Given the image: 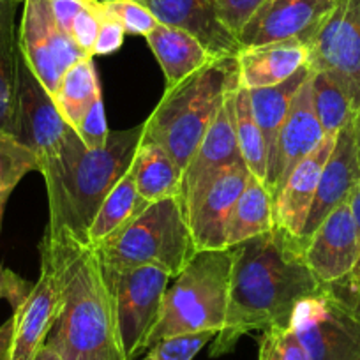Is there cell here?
I'll list each match as a JSON object with an SVG mask.
<instances>
[{"label": "cell", "instance_id": "obj_1", "mask_svg": "<svg viewBox=\"0 0 360 360\" xmlns=\"http://www.w3.org/2000/svg\"><path fill=\"white\" fill-rule=\"evenodd\" d=\"M231 255L226 320L212 339L214 359L233 352L251 332L290 327L297 304L321 288L304 259L299 238L278 228L233 245Z\"/></svg>", "mask_w": 360, "mask_h": 360}, {"label": "cell", "instance_id": "obj_2", "mask_svg": "<svg viewBox=\"0 0 360 360\" xmlns=\"http://www.w3.org/2000/svg\"><path fill=\"white\" fill-rule=\"evenodd\" d=\"M41 256L60 283V309L44 345L62 360H127L115 300L96 249L68 228L48 224Z\"/></svg>", "mask_w": 360, "mask_h": 360}, {"label": "cell", "instance_id": "obj_3", "mask_svg": "<svg viewBox=\"0 0 360 360\" xmlns=\"http://www.w3.org/2000/svg\"><path fill=\"white\" fill-rule=\"evenodd\" d=\"M143 136V124L110 131L105 147L90 150L78 134L41 168L48 191L50 226H64L86 242L89 228L115 184L126 175Z\"/></svg>", "mask_w": 360, "mask_h": 360}, {"label": "cell", "instance_id": "obj_4", "mask_svg": "<svg viewBox=\"0 0 360 360\" xmlns=\"http://www.w3.org/2000/svg\"><path fill=\"white\" fill-rule=\"evenodd\" d=\"M235 89V57L210 62L173 89H165L161 101L143 122V140L165 148L184 173L226 96Z\"/></svg>", "mask_w": 360, "mask_h": 360}, {"label": "cell", "instance_id": "obj_5", "mask_svg": "<svg viewBox=\"0 0 360 360\" xmlns=\"http://www.w3.org/2000/svg\"><path fill=\"white\" fill-rule=\"evenodd\" d=\"M94 249L106 269L152 265L168 272L173 279L196 255L182 198L148 203Z\"/></svg>", "mask_w": 360, "mask_h": 360}, {"label": "cell", "instance_id": "obj_6", "mask_svg": "<svg viewBox=\"0 0 360 360\" xmlns=\"http://www.w3.org/2000/svg\"><path fill=\"white\" fill-rule=\"evenodd\" d=\"M231 262V248L196 252L166 290L159 320L148 335L147 349L161 339L175 335L219 334L230 299Z\"/></svg>", "mask_w": 360, "mask_h": 360}, {"label": "cell", "instance_id": "obj_7", "mask_svg": "<svg viewBox=\"0 0 360 360\" xmlns=\"http://www.w3.org/2000/svg\"><path fill=\"white\" fill-rule=\"evenodd\" d=\"M106 281L115 300L120 342L127 360L147 349L148 335L161 314L162 299L173 279L158 266L106 269Z\"/></svg>", "mask_w": 360, "mask_h": 360}, {"label": "cell", "instance_id": "obj_8", "mask_svg": "<svg viewBox=\"0 0 360 360\" xmlns=\"http://www.w3.org/2000/svg\"><path fill=\"white\" fill-rule=\"evenodd\" d=\"M290 327L311 360H360V316L328 285L297 304Z\"/></svg>", "mask_w": 360, "mask_h": 360}, {"label": "cell", "instance_id": "obj_9", "mask_svg": "<svg viewBox=\"0 0 360 360\" xmlns=\"http://www.w3.org/2000/svg\"><path fill=\"white\" fill-rule=\"evenodd\" d=\"M307 68L327 71L360 108V0H338L309 43Z\"/></svg>", "mask_w": 360, "mask_h": 360}, {"label": "cell", "instance_id": "obj_10", "mask_svg": "<svg viewBox=\"0 0 360 360\" xmlns=\"http://www.w3.org/2000/svg\"><path fill=\"white\" fill-rule=\"evenodd\" d=\"M20 51L44 89L55 94L65 72L90 55L60 29L51 15L50 0H25L18 29Z\"/></svg>", "mask_w": 360, "mask_h": 360}, {"label": "cell", "instance_id": "obj_11", "mask_svg": "<svg viewBox=\"0 0 360 360\" xmlns=\"http://www.w3.org/2000/svg\"><path fill=\"white\" fill-rule=\"evenodd\" d=\"M75 134L76 131L62 119L51 94L30 71L20 51L15 138L37 155L41 172L46 162L62 154Z\"/></svg>", "mask_w": 360, "mask_h": 360}, {"label": "cell", "instance_id": "obj_12", "mask_svg": "<svg viewBox=\"0 0 360 360\" xmlns=\"http://www.w3.org/2000/svg\"><path fill=\"white\" fill-rule=\"evenodd\" d=\"M338 0H265L237 39L240 48L299 39L309 43Z\"/></svg>", "mask_w": 360, "mask_h": 360}, {"label": "cell", "instance_id": "obj_13", "mask_svg": "<svg viewBox=\"0 0 360 360\" xmlns=\"http://www.w3.org/2000/svg\"><path fill=\"white\" fill-rule=\"evenodd\" d=\"M302 245L304 259L320 285H334L348 278L360 251L348 200L332 210Z\"/></svg>", "mask_w": 360, "mask_h": 360}, {"label": "cell", "instance_id": "obj_14", "mask_svg": "<svg viewBox=\"0 0 360 360\" xmlns=\"http://www.w3.org/2000/svg\"><path fill=\"white\" fill-rule=\"evenodd\" d=\"M235 90L226 96L216 119L210 124L209 131L200 141L198 148L182 173V202H184L186 214L223 169L244 162L238 150L233 126Z\"/></svg>", "mask_w": 360, "mask_h": 360}, {"label": "cell", "instance_id": "obj_15", "mask_svg": "<svg viewBox=\"0 0 360 360\" xmlns=\"http://www.w3.org/2000/svg\"><path fill=\"white\" fill-rule=\"evenodd\" d=\"M249 175L251 173L244 162L228 166L210 182L205 193L188 210L186 216L196 252L226 249V224L235 203L248 184Z\"/></svg>", "mask_w": 360, "mask_h": 360}, {"label": "cell", "instance_id": "obj_16", "mask_svg": "<svg viewBox=\"0 0 360 360\" xmlns=\"http://www.w3.org/2000/svg\"><path fill=\"white\" fill-rule=\"evenodd\" d=\"M58 309H60V283L48 258L41 256L39 279L25 302L13 311L15 332H13L9 360H34L41 346L46 342Z\"/></svg>", "mask_w": 360, "mask_h": 360}, {"label": "cell", "instance_id": "obj_17", "mask_svg": "<svg viewBox=\"0 0 360 360\" xmlns=\"http://www.w3.org/2000/svg\"><path fill=\"white\" fill-rule=\"evenodd\" d=\"M335 136H325L323 141L290 172L276 191L274 224L278 230L290 237L299 240L302 237L307 216L316 196L318 182L325 162L334 148Z\"/></svg>", "mask_w": 360, "mask_h": 360}, {"label": "cell", "instance_id": "obj_18", "mask_svg": "<svg viewBox=\"0 0 360 360\" xmlns=\"http://www.w3.org/2000/svg\"><path fill=\"white\" fill-rule=\"evenodd\" d=\"M353 122V120H352ZM342 127L335 136L334 148L328 155L318 182L316 196L307 216L300 244L313 235V231L323 223L325 217L345 203L360 182V158L353 136V124Z\"/></svg>", "mask_w": 360, "mask_h": 360}, {"label": "cell", "instance_id": "obj_19", "mask_svg": "<svg viewBox=\"0 0 360 360\" xmlns=\"http://www.w3.org/2000/svg\"><path fill=\"white\" fill-rule=\"evenodd\" d=\"M311 76H313V71L307 76L306 82L300 85V89L297 90L285 124L279 131L274 169H272L269 182L272 196L283 184V180L290 175V172L304 158H307L325 138L323 127H321L316 112H314Z\"/></svg>", "mask_w": 360, "mask_h": 360}, {"label": "cell", "instance_id": "obj_20", "mask_svg": "<svg viewBox=\"0 0 360 360\" xmlns=\"http://www.w3.org/2000/svg\"><path fill=\"white\" fill-rule=\"evenodd\" d=\"M159 23L176 27L196 39L214 58L235 57L240 51L238 39L221 23L216 0H138Z\"/></svg>", "mask_w": 360, "mask_h": 360}, {"label": "cell", "instance_id": "obj_21", "mask_svg": "<svg viewBox=\"0 0 360 360\" xmlns=\"http://www.w3.org/2000/svg\"><path fill=\"white\" fill-rule=\"evenodd\" d=\"M309 50L299 39L240 48L235 55L238 86L245 90L274 86L306 68Z\"/></svg>", "mask_w": 360, "mask_h": 360}, {"label": "cell", "instance_id": "obj_22", "mask_svg": "<svg viewBox=\"0 0 360 360\" xmlns=\"http://www.w3.org/2000/svg\"><path fill=\"white\" fill-rule=\"evenodd\" d=\"M165 75V89H173L210 62L217 60L202 41L176 27L159 23L145 36Z\"/></svg>", "mask_w": 360, "mask_h": 360}, {"label": "cell", "instance_id": "obj_23", "mask_svg": "<svg viewBox=\"0 0 360 360\" xmlns=\"http://www.w3.org/2000/svg\"><path fill=\"white\" fill-rule=\"evenodd\" d=\"M20 0H0V136L15 138L18 106Z\"/></svg>", "mask_w": 360, "mask_h": 360}, {"label": "cell", "instance_id": "obj_24", "mask_svg": "<svg viewBox=\"0 0 360 360\" xmlns=\"http://www.w3.org/2000/svg\"><path fill=\"white\" fill-rule=\"evenodd\" d=\"M129 172L136 184L138 195L147 203L166 198H182V169L172 155L154 141L141 136Z\"/></svg>", "mask_w": 360, "mask_h": 360}, {"label": "cell", "instance_id": "obj_25", "mask_svg": "<svg viewBox=\"0 0 360 360\" xmlns=\"http://www.w3.org/2000/svg\"><path fill=\"white\" fill-rule=\"evenodd\" d=\"M311 75V69L302 68L288 78L286 82L279 83L274 86H265V89L248 90L249 101H251L252 115H255L256 124L263 134L266 147V158H269V176H266V188H269L270 175L274 169L276 162V148H278V136L285 124L286 115L290 112L293 98L297 90L300 89L307 76Z\"/></svg>", "mask_w": 360, "mask_h": 360}, {"label": "cell", "instance_id": "obj_26", "mask_svg": "<svg viewBox=\"0 0 360 360\" xmlns=\"http://www.w3.org/2000/svg\"><path fill=\"white\" fill-rule=\"evenodd\" d=\"M276 228L274 224V196L262 180L249 175L248 184L240 198L231 210L230 221L226 224L224 242L226 248L255 238L258 235L269 233Z\"/></svg>", "mask_w": 360, "mask_h": 360}, {"label": "cell", "instance_id": "obj_27", "mask_svg": "<svg viewBox=\"0 0 360 360\" xmlns=\"http://www.w3.org/2000/svg\"><path fill=\"white\" fill-rule=\"evenodd\" d=\"M99 96H101V85H99L94 57H89L65 72L51 98L62 119L76 131Z\"/></svg>", "mask_w": 360, "mask_h": 360}, {"label": "cell", "instance_id": "obj_28", "mask_svg": "<svg viewBox=\"0 0 360 360\" xmlns=\"http://www.w3.org/2000/svg\"><path fill=\"white\" fill-rule=\"evenodd\" d=\"M147 205L148 203L138 195L133 175L127 169L126 175L117 182L115 188L110 191V195L99 207L98 214H96L94 221L89 228V233H86V244L96 248L101 242H105L115 231H119L124 224L136 217Z\"/></svg>", "mask_w": 360, "mask_h": 360}, {"label": "cell", "instance_id": "obj_29", "mask_svg": "<svg viewBox=\"0 0 360 360\" xmlns=\"http://www.w3.org/2000/svg\"><path fill=\"white\" fill-rule=\"evenodd\" d=\"M233 126L235 134H237L238 150H240V158L245 168L249 169L252 176L262 180L266 186L269 158H266L265 140H263L262 131H259L255 115H252L249 92L240 86L235 90L233 98Z\"/></svg>", "mask_w": 360, "mask_h": 360}, {"label": "cell", "instance_id": "obj_30", "mask_svg": "<svg viewBox=\"0 0 360 360\" xmlns=\"http://www.w3.org/2000/svg\"><path fill=\"white\" fill-rule=\"evenodd\" d=\"M313 103L325 136H335L355 117L352 101L338 79L327 71H313Z\"/></svg>", "mask_w": 360, "mask_h": 360}, {"label": "cell", "instance_id": "obj_31", "mask_svg": "<svg viewBox=\"0 0 360 360\" xmlns=\"http://www.w3.org/2000/svg\"><path fill=\"white\" fill-rule=\"evenodd\" d=\"M30 172H39V159L27 145L13 136H0V209Z\"/></svg>", "mask_w": 360, "mask_h": 360}, {"label": "cell", "instance_id": "obj_32", "mask_svg": "<svg viewBox=\"0 0 360 360\" xmlns=\"http://www.w3.org/2000/svg\"><path fill=\"white\" fill-rule=\"evenodd\" d=\"M99 4L103 15L119 22L126 34L145 37L159 25L158 18L138 0H103Z\"/></svg>", "mask_w": 360, "mask_h": 360}, {"label": "cell", "instance_id": "obj_33", "mask_svg": "<svg viewBox=\"0 0 360 360\" xmlns=\"http://www.w3.org/2000/svg\"><path fill=\"white\" fill-rule=\"evenodd\" d=\"M216 338L214 332L175 335L161 339L148 348V353L140 360H195L203 346Z\"/></svg>", "mask_w": 360, "mask_h": 360}, {"label": "cell", "instance_id": "obj_34", "mask_svg": "<svg viewBox=\"0 0 360 360\" xmlns=\"http://www.w3.org/2000/svg\"><path fill=\"white\" fill-rule=\"evenodd\" d=\"M105 15L101 11V4L99 0H89L85 8L78 13V16L72 22L71 37L75 39V43L82 48L83 51L92 57V50H94L96 39H98L99 29H101V23Z\"/></svg>", "mask_w": 360, "mask_h": 360}, {"label": "cell", "instance_id": "obj_35", "mask_svg": "<svg viewBox=\"0 0 360 360\" xmlns=\"http://www.w3.org/2000/svg\"><path fill=\"white\" fill-rule=\"evenodd\" d=\"M76 134L79 140L83 141L86 148L94 150V148L105 147L108 141V124H106L105 115V103H103V96H99L94 101V105L90 106L86 115L83 117L82 124L76 129Z\"/></svg>", "mask_w": 360, "mask_h": 360}, {"label": "cell", "instance_id": "obj_36", "mask_svg": "<svg viewBox=\"0 0 360 360\" xmlns=\"http://www.w3.org/2000/svg\"><path fill=\"white\" fill-rule=\"evenodd\" d=\"M263 2L265 0H216L217 15L221 23L237 37Z\"/></svg>", "mask_w": 360, "mask_h": 360}, {"label": "cell", "instance_id": "obj_37", "mask_svg": "<svg viewBox=\"0 0 360 360\" xmlns=\"http://www.w3.org/2000/svg\"><path fill=\"white\" fill-rule=\"evenodd\" d=\"M32 283L25 281L18 274H15L13 270L0 265V299L8 300L11 304L13 311H16L25 302V299L32 292Z\"/></svg>", "mask_w": 360, "mask_h": 360}, {"label": "cell", "instance_id": "obj_38", "mask_svg": "<svg viewBox=\"0 0 360 360\" xmlns=\"http://www.w3.org/2000/svg\"><path fill=\"white\" fill-rule=\"evenodd\" d=\"M124 37H126L124 27L119 22H115V20L105 16L101 23V29H99L98 39H96L94 50H92V57H103V55L115 53L124 44Z\"/></svg>", "mask_w": 360, "mask_h": 360}, {"label": "cell", "instance_id": "obj_39", "mask_svg": "<svg viewBox=\"0 0 360 360\" xmlns=\"http://www.w3.org/2000/svg\"><path fill=\"white\" fill-rule=\"evenodd\" d=\"M276 342H278L279 360H311L309 353L304 348L300 339L292 327L274 328Z\"/></svg>", "mask_w": 360, "mask_h": 360}, {"label": "cell", "instance_id": "obj_40", "mask_svg": "<svg viewBox=\"0 0 360 360\" xmlns=\"http://www.w3.org/2000/svg\"><path fill=\"white\" fill-rule=\"evenodd\" d=\"M86 2H89V0H50L51 15H53L55 22H57V25L60 27L64 32L69 34L72 22H75V18L78 16V13L85 8ZM69 36H71V34H69Z\"/></svg>", "mask_w": 360, "mask_h": 360}, {"label": "cell", "instance_id": "obj_41", "mask_svg": "<svg viewBox=\"0 0 360 360\" xmlns=\"http://www.w3.org/2000/svg\"><path fill=\"white\" fill-rule=\"evenodd\" d=\"M258 360H279L276 332L266 330L259 335V359Z\"/></svg>", "mask_w": 360, "mask_h": 360}, {"label": "cell", "instance_id": "obj_42", "mask_svg": "<svg viewBox=\"0 0 360 360\" xmlns=\"http://www.w3.org/2000/svg\"><path fill=\"white\" fill-rule=\"evenodd\" d=\"M13 332H15V320L13 316L0 325V360H9L13 345Z\"/></svg>", "mask_w": 360, "mask_h": 360}, {"label": "cell", "instance_id": "obj_43", "mask_svg": "<svg viewBox=\"0 0 360 360\" xmlns=\"http://www.w3.org/2000/svg\"><path fill=\"white\" fill-rule=\"evenodd\" d=\"M348 202H349V209H352V214H353V219H355L356 233H359V240H360V182L355 186L352 195H349Z\"/></svg>", "mask_w": 360, "mask_h": 360}, {"label": "cell", "instance_id": "obj_44", "mask_svg": "<svg viewBox=\"0 0 360 360\" xmlns=\"http://www.w3.org/2000/svg\"><path fill=\"white\" fill-rule=\"evenodd\" d=\"M342 281H345L349 288L360 293V251H359V258H356L355 266H353V270L349 272L348 278H345Z\"/></svg>", "mask_w": 360, "mask_h": 360}, {"label": "cell", "instance_id": "obj_45", "mask_svg": "<svg viewBox=\"0 0 360 360\" xmlns=\"http://www.w3.org/2000/svg\"><path fill=\"white\" fill-rule=\"evenodd\" d=\"M34 360H62V359L53 352V349L48 348L46 345H43L39 348V352L36 353V356H34Z\"/></svg>", "mask_w": 360, "mask_h": 360}, {"label": "cell", "instance_id": "obj_46", "mask_svg": "<svg viewBox=\"0 0 360 360\" xmlns=\"http://www.w3.org/2000/svg\"><path fill=\"white\" fill-rule=\"evenodd\" d=\"M353 136H355V145L356 150H359L360 158V108L355 112V117H353Z\"/></svg>", "mask_w": 360, "mask_h": 360}, {"label": "cell", "instance_id": "obj_47", "mask_svg": "<svg viewBox=\"0 0 360 360\" xmlns=\"http://www.w3.org/2000/svg\"><path fill=\"white\" fill-rule=\"evenodd\" d=\"M2 212H4V210H2V209H0V217H2Z\"/></svg>", "mask_w": 360, "mask_h": 360}, {"label": "cell", "instance_id": "obj_48", "mask_svg": "<svg viewBox=\"0 0 360 360\" xmlns=\"http://www.w3.org/2000/svg\"><path fill=\"white\" fill-rule=\"evenodd\" d=\"M20 2H25V0H20ZM99 2H101V0H99Z\"/></svg>", "mask_w": 360, "mask_h": 360}, {"label": "cell", "instance_id": "obj_49", "mask_svg": "<svg viewBox=\"0 0 360 360\" xmlns=\"http://www.w3.org/2000/svg\"><path fill=\"white\" fill-rule=\"evenodd\" d=\"M101 2H103V0H101Z\"/></svg>", "mask_w": 360, "mask_h": 360}]
</instances>
